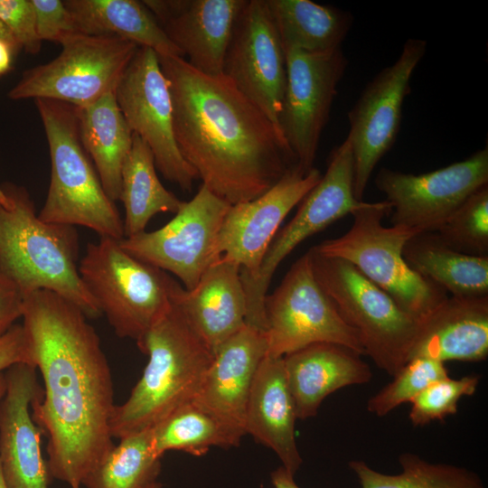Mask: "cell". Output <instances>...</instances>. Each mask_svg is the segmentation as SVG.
<instances>
[{"label":"cell","instance_id":"6da1fadb","mask_svg":"<svg viewBox=\"0 0 488 488\" xmlns=\"http://www.w3.org/2000/svg\"><path fill=\"white\" fill-rule=\"evenodd\" d=\"M22 318L32 365L44 386L31 409L48 438L50 474L80 487L114 446L110 367L88 317L63 296L44 289L28 294Z\"/></svg>","mask_w":488,"mask_h":488},{"label":"cell","instance_id":"7a4b0ae2","mask_svg":"<svg viewBox=\"0 0 488 488\" xmlns=\"http://www.w3.org/2000/svg\"><path fill=\"white\" fill-rule=\"evenodd\" d=\"M158 59L177 146L211 192L231 205L250 201L296 164L281 131L223 74L202 73L183 57Z\"/></svg>","mask_w":488,"mask_h":488},{"label":"cell","instance_id":"3957f363","mask_svg":"<svg viewBox=\"0 0 488 488\" xmlns=\"http://www.w3.org/2000/svg\"><path fill=\"white\" fill-rule=\"evenodd\" d=\"M137 346L148 361L128 399L114 408L110 419L113 438L151 429L191 402L213 359L172 302Z\"/></svg>","mask_w":488,"mask_h":488},{"label":"cell","instance_id":"277c9868","mask_svg":"<svg viewBox=\"0 0 488 488\" xmlns=\"http://www.w3.org/2000/svg\"><path fill=\"white\" fill-rule=\"evenodd\" d=\"M6 192L10 204L0 203V274L23 296L49 290L72 302L88 318L100 316L79 273L75 227L40 220L24 189Z\"/></svg>","mask_w":488,"mask_h":488},{"label":"cell","instance_id":"5b68a950","mask_svg":"<svg viewBox=\"0 0 488 488\" xmlns=\"http://www.w3.org/2000/svg\"><path fill=\"white\" fill-rule=\"evenodd\" d=\"M34 100L51 157L50 186L38 217L47 223L84 226L100 237L121 240L123 220L81 144L76 107Z\"/></svg>","mask_w":488,"mask_h":488},{"label":"cell","instance_id":"8992f818","mask_svg":"<svg viewBox=\"0 0 488 488\" xmlns=\"http://www.w3.org/2000/svg\"><path fill=\"white\" fill-rule=\"evenodd\" d=\"M390 211L391 206L386 200L364 202L351 214L352 224L347 232L324 240L313 249L324 257L348 261L401 309L421 322L448 296L407 264L403 249L418 231L403 226L385 227L381 221Z\"/></svg>","mask_w":488,"mask_h":488},{"label":"cell","instance_id":"52a82bcc","mask_svg":"<svg viewBox=\"0 0 488 488\" xmlns=\"http://www.w3.org/2000/svg\"><path fill=\"white\" fill-rule=\"evenodd\" d=\"M309 250L316 281L357 333L364 354L393 377L409 360L419 321L348 261Z\"/></svg>","mask_w":488,"mask_h":488},{"label":"cell","instance_id":"ba28073f","mask_svg":"<svg viewBox=\"0 0 488 488\" xmlns=\"http://www.w3.org/2000/svg\"><path fill=\"white\" fill-rule=\"evenodd\" d=\"M79 273L116 334L136 344L171 306L173 278L127 253L119 240L89 242Z\"/></svg>","mask_w":488,"mask_h":488},{"label":"cell","instance_id":"9c48e42d","mask_svg":"<svg viewBox=\"0 0 488 488\" xmlns=\"http://www.w3.org/2000/svg\"><path fill=\"white\" fill-rule=\"evenodd\" d=\"M52 61L27 70L11 99H47L83 107L115 91L139 46L117 36L78 33Z\"/></svg>","mask_w":488,"mask_h":488},{"label":"cell","instance_id":"30bf717a","mask_svg":"<svg viewBox=\"0 0 488 488\" xmlns=\"http://www.w3.org/2000/svg\"><path fill=\"white\" fill-rule=\"evenodd\" d=\"M267 355L280 358L314 343H329L364 354L355 331L338 313L313 272L308 250L264 301Z\"/></svg>","mask_w":488,"mask_h":488},{"label":"cell","instance_id":"8fae6325","mask_svg":"<svg viewBox=\"0 0 488 488\" xmlns=\"http://www.w3.org/2000/svg\"><path fill=\"white\" fill-rule=\"evenodd\" d=\"M363 202L354 196L353 158L346 136L332 151L325 174L300 202L296 215L272 239L257 275L248 280L241 279L247 299L248 325L265 331L264 301L281 262L304 240L352 214Z\"/></svg>","mask_w":488,"mask_h":488},{"label":"cell","instance_id":"7c38bea8","mask_svg":"<svg viewBox=\"0 0 488 488\" xmlns=\"http://www.w3.org/2000/svg\"><path fill=\"white\" fill-rule=\"evenodd\" d=\"M427 51L421 39H408L399 58L381 70L365 87L348 113L353 158V192L363 195L375 166L391 149L399 135L402 107L409 82Z\"/></svg>","mask_w":488,"mask_h":488},{"label":"cell","instance_id":"4fadbf2b","mask_svg":"<svg viewBox=\"0 0 488 488\" xmlns=\"http://www.w3.org/2000/svg\"><path fill=\"white\" fill-rule=\"evenodd\" d=\"M230 205L202 184L164 226L124 238L119 244L136 258L174 274L184 288L192 289L219 259L216 240Z\"/></svg>","mask_w":488,"mask_h":488},{"label":"cell","instance_id":"5bb4252c","mask_svg":"<svg viewBox=\"0 0 488 488\" xmlns=\"http://www.w3.org/2000/svg\"><path fill=\"white\" fill-rule=\"evenodd\" d=\"M115 94L131 131L151 149L155 167L166 180L191 191L198 174L177 146L169 84L152 49L138 48Z\"/></svg>","mask_w":488,"mask_h":488},{"label":"cell","instance_id":"9a60e30c","mask_svg":"<svg viewBox=\"0 0 488 488\" xmlns=\"http://www.w3.org/2000/svg\"><path fill=\"white\" fill-rule=\"evenodd\" d=\"M374 183L391 206L392 225L436 232L468 196L488 184V149L421 174L384 167Z\"/></svg>","mask_w":488,"mask_h":488},{"label":"cell","instance_id":"2e32d148","mask_svg":"<svg viewBox=\"0 0 488 488\" xmlns=\"http://www.w3.org/2000/svg\"><path fill=\"white\" fill-rule=\"evenodd\" d=\"M285 56L286 84L278 125L296 164L309 171L348 60L342 47L325 53L289 49Z\"/></svg>","mask_w":488,"mask_h":488},{"label":"cell","instance_id":"e0dca14e","mask_svg":"<svg viewBox=\"0 0 488 488\" xmlns=\"http://www.w3.org/2000/svg\"><path fill=\"white\" fill-rule=\"evenodd\" d=\"M222 74L280 130L286 56L267 0H247L240 10L225 53Z\"/></svg>","mask_w":488,"mask_h":488},{"label":"cell","instance_id":"ac0fdd59","mask_svg":"<svg viewBox=\"0 0 488 488\" xmlns=\"http://www.w3.org/2000/svg\"><path fill=\"white\" fill-rule=\"evenodd\" d=\"M321 177L318 169L305 171L296 164L266 192L230 205L217 237L216 257L236 263L242 280L253 278L281 222Z\"/></svg>","mask_w":488,"mask_h":488},{"label":"cell","instance_id":"d6986e66","mask_svg":"<svg viewBox=\"0 0 488 488\" xmlns=\"http://www.w3.org/2000/svg\"><path fill=\"white\" fill-rule=\"evenodd\" d=\"M0 400V465L6 488H51L42 452V429L32 416V404L42 393L36 368L17 363L6 370Z\"/></svg>","mask_w":488,"mask_h":488},{"label":"cell","instance_id":"ffe728a7","mask_svg":"<svg viewBox=\"0 0 488 488\" xmlns=\"http://www.w3.org/2000/svg\"><path fill=\"white\" fill-rule=\"evenodd\" d=\"M247 0L142 1L168 39L195 70L222 74L236 19Z\"/></svg>","mask_w":488,"mask_h":488},{"label":"cell","instance_id":"44dd1931","mask_svg":"<svg viewBox=\"0 0 488 488\" xmlns=\"http://www.w3.org/2000/svg\"><path fill=\"white\" fill-rule=\"evenodd\" d=\"M170 299L213 354L247 324L240 267L221 258L208 267L192 289L173 279Z\"/></svg>","mask_w":488,"mask_h":488},{"label":"cell","instance_id":"7402d4cb","mask_svg":"<svg viewBox=\"0 0 488 488\" xmlns=\"http://www.w3.org/2000/svg\"><path fill=\"white\" fill-rule=\"evenodd\" d=\"M266 355L265 332L246 324L215 352L192 401L247 435V402L257 370Z\"/></svg>","mask_w":488,"mask_h":488},{"label":"cell","instance_id":"603a6c76","mask_svg":"<svg viewBox=\"0 0 488 488\" xmlns=\"http://www.w3.org/2000/svg\"><path fill=\"white\" fill-rule=\"evenodd\" d=\"M487 355L488 296H451L419 322L409 360L480 361Z\"/></svg>","mask_w":488,"mask_h":488},{"label":"cell","instance_id":"cb8c5ba5","mask_svg":"<svg viewBox=\"0 0 488 488\" xmlns=\"http://www.w3.org/2000/svg\"><path fill=\"white\" fill-rule=\"evenodd\" d=\"M283 362L297 419L314 417L330 394L372 377L359 353L335 343L308 345L285 355Z\"/></svg>","mask_w":488,"mask_h":488},{"label":"cell","instance_id":"d4e9b609","mask_svg":"<svg viewBox=\"0 0 488 488\" xmlns=\"http://www.w3.org/2000/svg\"><path fill=\"white\" fill-rule=\"evenodd\" d=\"M296 419L283 357L266 355L249 391L245 430L246 434L274 451L282 466L293 475L303 463L296 440Z\"/></svg>","mask_w":488,"mask_h":488},{"label":"cell","instance_id":"484cf974","mask_svg":"<svg viewBox=\"0 0 488 488\" xmlns=\"http://www.w3.org/2000/svg\"><path fill=\"white\" fill-rule=\"evenodd\" d=\"M76 113L81 144L94 163L104 191L110 200L118 201L122 167L132 145L133 132L117 105L115 91L76 107Z\"/></svg>","mask_w":488,"mask_h":488},{"label":"cell","instance_id":"4316f807","mask_svg":"<svg viewBox=\"0 0 488 488\" xmlns=\"http://www.w3.org/2000/svg\"><path fill=\"white\" fill-rule=\"evenodd\" d=\"M80 33L117 36L139 47L152 49L158 56L183 57L154 15L136 0H65Z\"/></svg>","mask_w":488,"mask_h":488},{"label":"cell","instance_id":"83f0119b","mask_svg":"<svg viewBox=\"0 0 488 488\" xmlns=\"http://www.w3.org/2000/svg\"><path fill=\"white\" fill-rule=\"evenodd\" d=\"M407 264L451 296H488V257L462 253L436 232H418L403 249Z\"/></svg>","mask_w":488,"mask_h":488},{"label":"cell","instance_id":"f1b7e54d","mask_svg":"<svg viewBox=\"0 0 488 488\" xmlns=\"http://www.w3.org/2000/svg\"><path fill=\"white\" fill-rule=\"evenodd\" d=\"M284 52L295 49L325 53L342 47L352 15L340 8L311 0H267Z\"/></svg>","mask_w":488,"mask_h":488},{"label":"cell","instance_id":"f546056e","mask_svg":"<svg viewBox=\"0 0 488 488\" xmlns=\"http://www.w3.org/2000/svg\"><path fill=\"white\" fill-rule=\"evenodd\" d=\"M155 168L151 149L133 133L121 173L119 200L125 209L124 238L145 231L150 220L160 212L175 214L184 203L162 184Z\"/></svg>","mask_w":488,"mask_h":488},{"label":"cell","instance_id":"4dcf8cb0","mask_svg":"<svg viewBox=\"0 0 488 488\" xmlns=\"http://www.w3.org/2000/svg\"><path fill=\"white\" fill-rule=\"evenodd\" d=\"M151 432L153 447L161 457L170 450L202 456L213 446H238L245 436L192 401L175 409Z\"/></svg>","mask_w":488,"mask_h":488},{"label":"cell","instance_id":"1f68e13d","mask_svg":"<svg viewBox=\"0 0 488 488\" xmlns=\"http://www.w3.org/2000/svg\"><path fill=\"white\" fill-rule=\"evenodd\" d=\"M119 440L81 485L85 488H147L156 482L162 457L153 447L151 429Z\"/></svg>","mask_w":488,"mask_h":488},{"label":"cell","instance_id":"d6a6232c","mask_svg":"<svg viewBox=\"0 0 488 488\" xmlns=\"http://www.w3.org/2000/svg\"><path fill=\"white\" fill-rule=\"evenodd\" d=\"M401 472L380 473L362 460H352L349 468L361 488H486L480 476L462 466L431 463L413 453L399 456Z\"/></svg>","mask_w":488,"mask_h":488},{"label":"cell","instance_id":"836d02e7","mask_svg":"<svg viewBox=\"0 0 488 488\" xmlns=\"http://www.w3.org/2000/svg\"><path fill=\"white\" fill-rule=\"evenodd\" d=\"M436 233L457 251L488 257V184L468 196Z\"/></svg>","mask_w":488,"mask_h":488},{"label":"cell","instance_id":"e575fe53","mask_svg":"<svg viewBox=\"0 0 488 488\" xmlns=\"http://www.w3.org/2000/svg\"><path fill=\"white\" fill-rule=\"evenodd\" d=\"M449 376L444 362L425 357L410 359L367 402L370 413L384 417L399 406L410 401L434 381Z\"/></svg>","mask_w":488,"mask_h":488},{"label":"cell","instance_id":"d590c367","mask_svg":"<svg viewBox=\"0 0 488 488\" xmlns=\"http://www.w3.org/2000/svg\"><path fill=\"white\" fill-rule=\"evenodd\" d=\"M480 379V375L471 374L459 379L447 376L434 381L410 401L408 418L411 424L423 427L455 414L458 401L475 393Z\"/></svg>","mask_w":488,"mask_h":488},{"label":"cell","instance_id":"8d00e7d4","mask_svg":"<svg viewBox=\"0 0 488 488\" xmlns=\"http://www.w3.org/2000/svg\"><path fill=\"white\" fill-rule=\"evenodd\" d=\"M0 20L8 28L18 47L36 54L42 47L37 34L32 0H0Z\"/></svg>","mask_w":488,"mask_h":488},{"label":"cell","instance_id":"74e56055","mask_svg":"<svg viewBox=\"0 0 488 488\" xmlns=\"http://www.w3.org/2000/svg\"><path fill=\"white\" fill-rule=\"evenodd\" d=\"M32 4L35 11L37 34L42 42L61 44L80 33L63 1L32 0Z\"/></svg>","mask_w":488,"mask_h":488},{"label":"cell","instance_id":"f35d334b","mask_svg":"<svg viewBox=\"0 0 488 488\" xmlns=\"http://www.w3.org/2000/svg\"><path fill=\"white\" fill-rule=\"evenodd\" d=\"M17 363L32 365L25 333L20 324L13 325L0 337V373Z\"/></svg>","mask_w":488,"mask_h":488},{"label":"cell","instance_id":"ab89813d","mask_svg":"<svg viewBox=\"0 0 488 488\" xmlns=\"http://www.w3.org/2000/svg\"><path fill=\"white\" fill-rule=\"evenodd\" d=\"M23 296L6 277L0 274V337L22 317Z\"/></svg>","mask_w":488,"mask_h":488},{"label":"cell","instance_id":"60d3db41","mask_svg":"<svg viewBox=\"0 0 488 488\" xmlns=\"http://www.w3.org/2000/svg\"><path fill=\"white\" fill-rule=\"evenodd\" d=\"M294 477L295 475L282 465L271 473V482L274 488H300Z\"/></svg>","mask_w":488,"mask_h":488},{"label":"cell","instance_id":"b9f144b4","mask_svg":"<svg viewBox=\"0 0 488 488\" xmlns=\"http://www.w3.org/2000/svg\"><path fill=\"white\" fill-rule=\"evenodd\" d=\"M14 49L10 43L0 40V75L9 70L12 63V53Z\"/></svg>","mask_w":488,"mask_h":488},{"label":"cell","instance_id":"7bdbcfd3","mask_svg":"<svg viewBox=\"0 0 488 488\" xmlns=\"http://www.w3.org/2000/svg\"><path fill=\"white\" fill-rule=\"evenodd\" d=\"M0 40L5 41L8 43H10L14 50L16 48H19L12 33H10L8 28L4 24V23L1 20H0Z\"/></svg>","mask_w":488,"mask_h":488},{"label":"cell","instance_id":"ee69618b","mask_svg":"<svg viewBox=\"0 0 488 488\" xmlns=\"http://www.w3.org/2000/svg\"><path fill=\"white\" fill-rule=\"evenodd\" d=\"M0 203L8 206L10 204V198L7 192L0 188Z\"/></svg>","mask_w":488,"mask_h":488},{"label":"cell","instance_id":"f6af8a7d","mask_svg":"<svg viewBox=\"0 0 488 488\" xmlns=\"http://www.w3.org/2000/svg\"><path fill=\"white\" fill-rule=\"evenodd\" d=\"M5 388H6V384H5V374L1 372L0 373V400L5 395Z\"/></svg>","mask_w":488,"mask_h":488},{"label":"cell","instance_id":"bcb514c9","mask_svg":"<svg viewBox=\"0 0 488 488\" xmlns=\"http://www.w3.org/2000/svg\"><path fill=\"white\" fill-rule=\"evenodd\" d=\"M0 488H6L5 480L3 478V474H2V470H1V465H0Z\"/></svg>","mask_w":488,"mask_h":488},{"label":"cell","instance_id":"7dc6e473","mask_svg":"<svg viewBox=\"0 0 488 488\" xmlns=\"http://www.w3.org/2000/svg\"><path fill=\"white\" fill-rule=\"evenodd\" d=\"M147 488H163L161 483L157 481L150 484Z\"/></svg>","mask_w":488,"mask_h":488},{"label":"cell","instance_id":"c3c4849f","mask_svg":"<svg viewBox=\"0 0 488 488\" xmlns=\"http://www.w3.org/2000/svg\"><path fill=\"white\" fill-rule=\"evenodd\" d=\"M75 488H80V487H75Z\"/></svg>","mask_w":488,"mask_h":488}]
</instances>
